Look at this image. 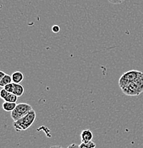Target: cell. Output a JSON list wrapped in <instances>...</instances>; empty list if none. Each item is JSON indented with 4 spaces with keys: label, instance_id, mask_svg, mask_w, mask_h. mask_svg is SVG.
<instances>
[{
    "label": "cell",
    "instance_id": "cell-1",
    "mask_svg": "<svg viewBox=\"0 0 143 148\" xmlns=\"http://www.w3.org/2000/svg\"><path fill=\"white\" fill-rule=\"evenodd\" d=\"M36 114L34 110H32L29 112L27 115L23 117L22 118L14 122V127L16 132H21V131L27 130L32 125L36 120Z\"/></svg>",
    "mask_w": 143,
    "mask_h": 148
},
{
    "label": "cell",
    "instance_id": "cell-2",
    "mask_svg": "<svg viewBox=\"0 0 143 148\" xmlns=\"http://www.w3.org/2000/svg\"><path fill=\"white\" fill-rule=\"evenodd\" d=\"M32 110L31 106L26 103H18L16 108L11 112V118L14 120V122H16L27 115L29 112Z\"/></svg>",
    "mask_w": 143,
    "mask_h": 148
},
{
    "label": "cell",
    "instance_id": "cell-3",
    "mask_svg": "<svg viewBox=\"0 0 143 148\" xmlns=\"http://www.w3.org/2000/svg\"><path fill=\"white\" fill-rule=\"evenodd\" d=\"M140 73V71L132 70L122 74V75L119 79V86L120 87V88H124L126 86H129L132 83H133L137 78V77L139 75Z\"/></svg>",
    "mask_w": 143,
    "mask_h": 148
},
{
    "label": "cell",
    "instance_id": "cell-4",
    "mask_svg": "<svg viewBox=\"0 0 143 148\" xmlns=\"http://www.w3.org/2000/svg\"><path fill=\"white\" fill-rule=\"evenodd\" d=\"M122 90L123 93L127 95H130V96H137L142 92L139 89V88L138 87V86L134 83H132L129 86H126L125 88L122 89Z\"/></svg>",
    "mask_w": 143,
    "mask_h": 148
},
{
    "label": "cell",
    "instance_id": "cell-5",
    "mask_svg": "<svg viewBox=\"0 0 143 148\" xmlns=\"http://www.w3.org/2000/svg\"><path fill=\"white\" fill-rule=\"evenodd\" d=\"M93 134L90 130L86 129L82 130L81 133V142L83 143H88L89 142L93 141Z\"/></svg>",
    "mask_w": 143,
    "mask_h": 148
},
{
    "label": "cell",
    "instance_id": "cell-6",
    "mask_svg": "<svg viewBox=\"0 0 143 148\" xmlns=\"http://www.w3.org/2000/svg\"><path fill=\"white\" fill-rule=\"evenodd\" d=\"M12 82L16 84H20L21 81H23L24 78V75L23 73L20 71H16L12 74Z\"/></svg>",
    "mask_w": 143,
    "mask_h": 148
},
{
    "label": "cell",
    "instance_id": "cell-7",
    "mask_svg": "<svg viewBox=\"0 0 143 148\" xmlns=\"http://www.w3.org/2000/svg\"><path fill=\"white\" fill-rule=\"evenodd\" d=\"M13 93L17 97H21L24 93V88L22 85L14 83Z\"/></svg>",
    "mask_w": 143,
    "mask_h": 148
},
{
    "label": "cell",
    "instance_id": "cell-8",
    "mask_svg": "<svg viewBox=\"0 0 143 148\" xmlns=\"http://www.w3.org/2000/svg\"><path fill=\"white\" fill-rule=\"evenodd\" d=\"M16 106H17V104L16 103H10V102L4 101L2 104V108L3 110L4 111L12 112V111L16 108Z\"/></svg>",
    "mask_w": 143,
    "mask_h": 148
},
{
    "label": "cell",
    "instance_id": "cell-9",
    "mask_svg": "<svg viewBox=\"0 0 143 148\" xmlns=\"http://www.w3.org/2000/svg\"><path fill=\"white\" fill-rule=\"evenodd\" d=\"M13 83L12 82V75H10V74H6L5 76L2 78L1 80H0V86L1 87L4 88V86H6L7 85L10 84V83Z\"/></svg>",
    "mask_w": 143,
    "mask_h": 148
},
{
    "label": "cell",
    "instance_id": "cell-10",
    "mask_svg": "<svg viewBox=\"0 0 143 148\" xmlns=\"http://www.w3.org/2000/svg\"><path fill=\"white\" fill-rule=\"evenodd\" d=\"M18 100V97L14 93H9L7 98L4 100L5 102H10V103H16Z\"/></svg>",
    "mask_w": 143,
    "mask_h": 148
},
{
    "label": "cell",
    "instance_id": "cell-11",
    "mask_svg": "<svg viewBox=\"0 0 143 148\" xmlns=\"http://www.w3.org/2000/svg\"><path fill=\"white\" fill-rule=\"evenodd\" d=\"M96 145L93 141L89 142L88 143H81L79 145V148H95Z\"/></svg>",
    "mask_w": 143,
    "mask_h": 148
},
{
    "label": "cell",
    "instance_id": "cell-12",
    "mask_svg": "<svg viewBox=\"0 0 143 148\" xmlns=\"http://www.w3.org/2000/svg\"><path fill=\"white\" fill-rule=\"evenodd\" d=\"M4 88L5 89V90H7V92H10V93H13V91H14V83H10V84L7 85V86H4Z\"/></svg>",
    "mask_w": 143,
    "mask_h": 148
},
{
    "label": "cell",
    "instance_id": "cell-13",
    "mask_svg": "<svg viewBox=\"0 0 143 148\" xmlns=\"http://www.w3.org/2000/svg\"><path fill=\"white\" fill-rule=\"evenodd\" d=\"M9 93H10V92H7L5 89L2 88L1 90H0V98H1V99L4 100L6 98H7V95H9Z\"/></svg>",
    "mask_w": 143,
    "mask_h": 148
},
{
    "label": "cell",
    "instance_id": "cell-14",
    "mask_svg": "<svg viewBox=\"0 0 143 148\" xmlns=\"http://www.w3.org/2000/svg\"><path fill=\"white\" fill-rule=\"evenodd\" d=\"M51 30H52V32H53V33H58V32H60L59 26H58V25L53 26V27H52Z\"/></svg>",
    "mask_w": 143,
    "mask_h": 148
},
{
    "label": "cell",
    "instance_id": "cell-15",
    "mask_svg": "<svg viewBox=\"0 0 143 148\" xmlns=\"http://www.w3.org/2000/svg\"><path fill=\"white\" fill-rule=\"evenodd\" d=\"M67 148H79V145L76 144V143H72L69 146H68Z\"/></svg>",
    "mask_w": 143,
    "mask_h": 148
},
{
    "label": "cell",
    "instance_id": "cell-16",
    "mask_svg": "<svg viewBox=\"0 0 143 148\" xmlns=\"http://www.w3.org/2000/svg\"><path fill=\"white\" fill-rule=\"evenodd\" d=\"M6 74H7V73H4V71H0V80L2 79V78H4V76H5Z\"/></svg>",
    "mask_w": 143,
    "mask_h": 148
},
{
    "label": "cell",
    "instance_id": "cell-17",
    "mask_svg": "<svg viewBox=\"0 0 143 148\" xmlns=\"http://www.w3.org/2000/svg\"><path fill=\"white\" fill-rule=\"evenodd\" d=\"M49 148H64V147H62V146H59V145H53V146H51V147H50Z\"/></svg>",
    "mask_w": 143,
    "mask_h": 148
}]
</instances>
